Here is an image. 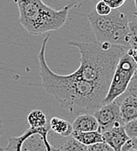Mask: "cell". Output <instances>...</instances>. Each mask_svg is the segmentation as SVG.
<instances>
[{"label": "cell", "mask_w": 137, "mask_h": 151, "mask_svg": "<svg viewBox=\"0 0 137 151\" xmlns=\"http://www.w3.org/2000/svg\"><path fill=\"white\" fill-rule=\"evenodd\" d=\"M50 39L47 34L43 40L38 55L41 84L47 93L71 114H88L95 112L102 106L107 95L106 91L90 83L79 81L70 74L54 73L47 65L46 59V45Z\"/></svg>", "instance_id": "obj_1"}, {"label": "cell", "mask_w": 137, "mask_h": 151, "mask_svg": "<svg viewBox=\"0 0 137 151\" xmlns=\"http://www.w3.org/2000/svg\"><path fill=\"white\" fill-rule=\"evenodd\" d=\"M67 44L78 48L80 54V64L72 73V76L108 92L116 65L128 48L107 42L69 41Z\"/></svg>", "instance_id": "obj_2"}, {"label": "cell", "mask_w": 137, "mask_h": 151, "mask_svg": "<svg viewBox=\"0 0 137 151\" xmlns=\"http://www.w3.org/2000/svg\"><path fill=\"white\" fill-rule=\"evenodd\" d=\"M19 22L31 35L38 36L60 30L66 24L70 10L78 3L73 2L60 10H55L42 0L16 1Z\"/></svg>", "instance_id": "obj_3"}, {"label": "cell", "mask_w": 137, "mask_h": 151, "mask_svg": "<svg viewBox=\"0 0 137 151\" xmlns=\"http://www.w3.org/2000/svg\"><path fill=\"white\" fill-rule=\"evenodd\" d=\"M96 42L121 45L129 48V29L128 17L119 10H113L109 15L98 16L93 7L87 15Z\"/></svg>", "instance_id": "obj_4"}, {"label": "cell", "mask_w": 137, "mask_h": 151, "mask_svg": "<svg viewBox=\"0 0 137 151\" xmlns=\"http://www.w3.org/2000/svg\"><path fill=\"white\" fill-rule=\"evenodd\" d=\"M136 69L137 65L126 52L116 65L107 95L102 101V106L116 101L126 93Z\"/></svg>", "instance_id": "obj_5"}, {"label": "cell", "mask_w": 137, "mask_h": 151, "mask_svg": "<svg viewBox=\"0 0 137 151\" xmlns=\"http://www.w3.org/2000/svg\"><path fill=\"white\" fill-rule=\"evenodd\" d=\"M49 129H29L19 137L9 138L6 151H56L47 139Z\"/></svg>", "instance_id": "obj_6"}, {"label": "cell", "mask_w": 137, "mask_h": 151, "mask_svg": "<svg viewBox=\"0 0 137 151\" xmlns=\"http://www.w3.org/2000/svg\"><path fill=\"white\" fill-rule=\"evenodd\" d=\"M98 124L99 130L98 132L101 134L105 132L113 129L114 128L124 127V123L122 122L119 101H114L113 102L103 105L98 108L93 114Z\"/></svg>", "instance_id": "obj_7"}, {"label": "cell", "mask_w": 137, "mask_h": 151, "mask_svg": "<svg viewBox=\"0 0 137 151\" xmlns=\"http://www.w3.org/2000/svg\"><path fill=\"white\" fill-rule=\"evenodd\" d=\"M126 95L122 98L120 105V112L124 125L137 119V91H126Z\"/></svg>", "instance_id": "obj_8"}, {"label": "cell", "mask_w": 137, "mask_h": 151, "mask_svg": "<svg viewBox=\"0 0 137 151\" xmlns=\"http://www.w3.org/2000/svg\"><path fill=\"white\" fill-rule=\"evenodd\" d=\"M104 142H106L114 151H121L122 147L130 140L124 127L114 128L102 134Z\"/></svg>", "instance_id": "obj_9"}, {"label": "cell", "mask_w": 137, "mask_h": 151, "mask_svg": "<svg viewBox=\"0 0 137 151\" xmlns=\"http://www.w3.org/2000/svg\"><path fill=\"white\" fill-rule=\"evenodd\" d=\"M72 131L75 132H95L99 130V124L95 117L90 114H79L72 123Z\"/></svg>", "instance_id": "obj_10"}, {"label": "cell", "mask_w": 137, "mask_h": 151, "mask_svg": "<svg viewBox=\"0 0 137 151\" xmlns=\"http://www.w3.org/2000/svg\"><path fill=\"white\" fill-rule=\"evenodd\" d=\"M71 136L82 145L88 147L96 143L104 142L103 136L98 131L95 132H75L72 131Z\"/></svg>", "instance_id": "obj_11"}, {"label": "cell", "mask_w": 137, "mask_h": 151, "mask_svg": "<svg viewBox=\"0 0 137 151\" xmlns=\"http://www.w3.org/2000/svg\"><path fill=\"white\" fill-rule=\"evenodd\" d=\"M50 128L55 134L62 136V137H68L71 136L72 133V124L68 121L59 117H52L50 122Z\"/></svg>", "instance_id": "obj_12"}, {"label": "cell", "mask_w": 137, "mask_h": 151, "mask_svg": "<svg viewBox=\"0 0 137 151\" xmlns=\"http://www.w3.org/2000/svg\"><path fill=\"white\" fill-rule=\"evenodd\" d=\"M26 121L30 126V129H39L46 127L47 118L43 111L35 109L29 113L26 117Z\"/></svg>", "instance_id": "obj_13"}, {"label": "cell", "mask_w": 137, "mask_h": 151, "mask_svg": "<svg viewBox=\"0 0 137 151\" xmlns=\"http://www.w3.org/2000/svg\"><path fill=\"white\" fill-rule=\"evenodd\" d=\"M60 151H87V147L77 142L72 136L59 149Z\"/></svg>", "instance_id": "obj_14"}, {"label": "cell", "mask_w": 137, "mask_h": 151, "mask_svg": "<svg viewBox=\"0 0 137 151\" xmlns=\"http://www.w3.org/2000/svg\"><path fill=\"white\" fill-rule=\"evenodd\" d=\"M129 29V48L137 50V19H133L128 21Z\"/></svg>", "instance_id": "obj_15"}, {"label": "cell", "mask_w": 137, "mask_h": 151, "mask_svg": "<svg viewBox=\"0 0 137 151\" xmlns=\"http://www.w3.org/2000/svg\"><path fill=\"white\" fill-rule=\"evenodd\" d=\"M93 9H94L95 13H96L98 16H100V17L108 16V15H109L110 12H112V10H111V9L109 8V6L105 3L104 0L97 2V3L94 4Z\"/></svg>", "instance_id": "obj_16"}, {"label": "cell", "mask_w": 137, "mask_h": 151, "mask_svg": "<svg viewBox=\"0 0 137 151\" xmlns=\"http://www.w3.org/2000/svg\"><path fill=\"white\" fill-rule=\"evenodd\" d=\"M125 131L128 134V136L131 138L137 137V119L128 122L124 126Z\"/></svg>", "instance_id": "obj_17"}, {"label": "cell", "mask_w": 137, "mask_h": 151, "mask_svg": "<svg viewBox=\"0 0 137 151\" xmlns=\"http://www.w3.org/2000/svg\"><path fill=\"white\" fill-rule=\"evenodd\" d=\"M87 151H114L106 142H100L87 147Z\"/></svg>", "instance_id": "obj_18"}, {"label": "cell", "mask_w": 137, "mask_h": 151, "mask_svg": "<svg viewBox=\"0 0 137 151\" xmlns=\"http://www.w3.org/2000/svg\"><path fill=\"white\" fill-rule=\"evenodd\" d=\"M104 1L112 11L118 10L120 7H121L126 3L125 0H104Z\"/></svg>", "instance_id": "obj_19"}, {"label": "cell", "mask_w": 137, "mask_h": 151, "mask_svg": "<svg viewBox=\"0 0 137 151\" xmlns=\"http://www.w3.org/2000/svg\"><path fill=\"white\" fill-rule=\"evenodd\" d=\"M127 53L131 57V59L133 60V61L137 65V50H134V49L128 48V51H127Z\"/></svg>", "instance_id": "obj_20"}, {"label": "cell", "mask_w": 137, "mask_h": 151, "mask_svg": "<svg viewBox=\"0 0 137 151\" xmlns=\"http://www.w3.org/2000/svg\"><path fill=\"white\" fill-rule=\"evenodd\" d=\"M129 147L135 150H137V137H135V138H131L128 142H127Z\"/></svg>", "instance_id": "obj_21"}, {"label": "cell", "mask_w": 137, "mask_h": 151, "mask_svg": "<svg viewBox=\"0 0 137 151\" xmlns=\"http://www.w3.org/2000/svg\"><path fill=\"white\" fill-rule=\"evenodd\" d=\"M121 151H137V150H135L131 149V148L129 147V145H128V143H126V144L122 147Z\"/></svg>", "instance_id": "obj_22"}, {"label": "cell", "mask_w": 137, "mask_h": 151, "mask_svg": "<svg viewBox=\"0 0 137 151\" xmlns=\"http://www.w3.org/2000/svg\"><path fill=\"white\" fill-rule=\"evenodd\" d=\"M134 4L136 5V8L137 9V0H134Z\"/></svg>", "instance_id": "obj_23"}, {"label": "cell", "mask_w": 137, "mask_h": 151, "mask_svg": "<svg viewBox=\"0 0 137 151\" xmlns=\"http://www.w3.org/2000/svg\"><path fill=\"white\" fill-rule=\"evenodd\" d=\"M0 151H6V150H5L4 149H1V148H0Z\"/></svg>", "instance_id": "obj_24"}, {"label": "cell", "mask_w": 137, "mask_h": 151, "mask_svg": "<svg viewBox=\"0 0 137 151\" xmlns=\"http://www.w3.org/2000/svg\"><path fill=\"white\" fill-rule=\"evenodd\" d=\"M56 151H60V150H56Z\"/></svg>", "instance_id": "obj_25"}]
</instances>
